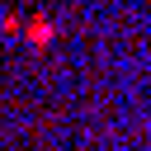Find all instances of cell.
Masks as SVG:
<instances>
[{"instance_id": "7a4b0ae2", "label": "cell", "mask_w": 151, "mask_h": 151, "mask_svg": "<svg viewBox=\"0 0 151 151\" xmlns=\"http://www.w3.org/2000/svg\"><path fill=\"white\" fill-rule=\"evenodd\" d=\"M19 28H24L19 14H5V19H0V33H5V38H19Z\"/></svg>"}, {"instance_id": "6da1fadb", "label": "cell", "mask_w": 151, "mask_h": 151, "mask_svg": "<svg viewBox=\"0 0 151 151\" xmlns=\"http://www.w3.org/2000/svg\"><path fill=\"white\" fill-rule=\"evenodd\" d=\"M19 38H28L33 47H47V42L57 38V24H52L47 14H33V19H24V28H19Z\"/></svg>"}]
</instances>
